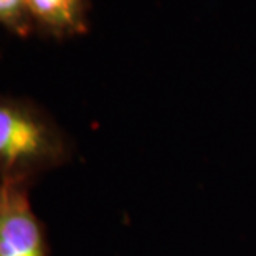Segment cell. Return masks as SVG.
I'll list each match as a JSON object with an SVG mask.
<instances>
[{
  "instance_id": "7a4b0ae2",
  "label": "cell",
  "mask_w": 256,
  "mask_h": 256,
  "mask_svg": "<svg viewBox=\"0 0 256 256\" xmlns=\"http://www.w3.org/2000/svg\"><path fill=\"white\" fill-rule=\"evenodd\" d=\"M30 184H0V256H48L46 233L30 204Z\"/></svg>"
},
{
  "instance_id": "3957f363",
  "label": "cell",
  "mask_w": 256,
  "mask_h": 256,
  "mask_svg": "<svg viewBox=\"0 0 256 256\" xmlns=\"http://www.w3.org/2000/svg\"><path fill=\"white\" fill-rule=\"evenodd\" d=\"M34 34L48 40H68L90 30L91 0H25Z\"/></svg>"
},
{
  "instance_id": "277c9868",
  "label": "cell",
  "mask_w": 256,
  "mask_h": 256,
  "mask_svg": "<svg viewBox=\"0 0 256 256\" xmlns=\"http://www.w3.org/2000/svg\"><path fill=\"white\" fill-rule=\"evenodd\" d=\"M0 26L18 38L35 35L25 0H0Z\"/></svg>"
},
{
  "instance_id": "6da1fadb",
  "label": "cell",
  "mask_w": 256,
  "mask_h": 256,
  "mask_svg": "<svg viewBox=\"0 0 256 256\" xmlns=\"http://www.w3.org/2000/svg\"><path fill=\"white\" fill-rule=\"evenodd\" d=\"M66 132L30 98L0 92V184H34L72 159Z\"/></svg>"
}]
</instances>
